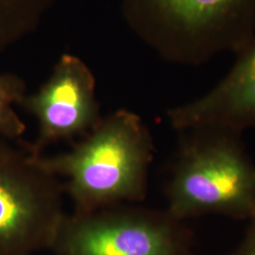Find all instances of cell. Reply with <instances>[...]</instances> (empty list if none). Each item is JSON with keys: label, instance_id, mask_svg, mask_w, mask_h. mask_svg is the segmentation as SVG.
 <instances>
[{"label": "cell", "instance_id": "6", "mask_svg": "<svg viewBox=\"0 0 255 255\" xmlns=\"http://www.w3.org/2000/svg\"><path fill=\"white\" fill-rule=\"evenodd\" d=\"M89 68L74 56L64 55L48 81L21 105L38 120L39 134L28 150L33 155L52 143L86 135L101 120Z\"/></svg>", "mask_w": 255, "mask_h": 255}, {"label": "cell", "instance_id": "10", "mask_svg": "<svg viewBox=\"0 0 255 255\" xmlns=\"http://www.w3.org/2000/svg\"><path fill=\"white\" fill-rule=\"evenodd\" d=\"M247 222L246 231L240 243L228 255H255V217Z\"/></svg>", "mask_w": 255, "mask_h": 255}, {"label": "cell", "instance_id": "7", "mask_svg": "<svg viewBox=\"0 0 255 255\" xmlns=\"http://www.w3.org/2000/svg\"><path fill=\"white\" fill-rule=\"evenodd\" d=\"M236 55L235 64L209 91L168 111L176 131L217 128L243 134L255 129V37Z\"/></svg>", "mask_w": 255, "mask_h": 255}, {"label": "cell", "instance_id": "8", "mask_svg": "<svg viewBox=\"0 0 255 255\" xmlns=\"http://www.w3.org/2000/svg\"><path fill=\"white\" fill-rule=\"evenodd\" d=\"M26 84L13 74L0 75V137L16 139L25 129V124L13 108L25 98Z\"/></svg>", "mask_w": 255, "mask_h": 255}, {"label": "cell", "instance_id": "2", "mask_svg": "<svg viewBox=\"0 0 255 255\" xmlns=\"http://www.w3.org/2000/svg\"><path fill=\"white\" fill-rule=\"evenodd\" d=\"M179 134L165 185V210L185 221L208 215L246 221L255 218V164L243 134L217 128Z\"/></svg>", "mask_w": 255, "mask_h": 255}, {"label": "cell", "instance_id": "3", "mask_svg": "<svg viewBox=\"0 0 255 255\" xmlns=\"http://www.w3.org/2000/svg\"><path fill=\"white\" fill-rule=\"evenodd\" d=\"M146 31L164 54L192 65L239 53L255 37V0H139Z\"/></svg>", "mask_w": 255, "mask_h": 255}, {"label": "cell", "instance_id": "1", "mask_svg": "<svg viewBox=\"0 0 255 255\" xmlns=\"http://www.w3.org/2000/svg\"><path fill=\"white\" fill-rule=\"evenodd\" d=\"M154 152L142 119L120 110L101 119L70 151L50 157L31 154L47 173L66 180L74 213L88 214L144 201Z\"/></svg>", "mask_w": 255, "mask_h": 255}, {"label": "cell", "instance_id": "5", "mask_svg": "<svg viewBox=\"0 0 255 255\" xmlns=\"http://www.w3.org/2000/svg\"><path fill=\"white\" fill-rule=\"evenodd\" d=\"M62 191L29 150L0 140V255L50 249L65 215Z\"/></svg>", "mask_w": 255, "mask_h": 255}, {"label": "cell", "instance_id": "9", "mask_svg": "<svg viewBox=\"0 0 255 255\" xmlns=\"http://www.w3.org/2000/svg\"><path fill=\"white\" fill-rule=\"evenodd\" d=\"M24 0H0V47L17 32Z\"/></svg>", "mask_w": 255, "mask_h": 255}, {"label": "cell", "instance_id": "4", "mask_svg": "<svg viewBox=\"0 0 255 255\" xmlns=\"http://www.w3.org/2000/svg\"><path fill=\"white\" fill-rule=\"evenodd\" d=\"M50 250L55 255H196L188 221L138 206L64 215Z\"/></svg>", "mask_w": 255, "mask_h": 255}]
</instances>
